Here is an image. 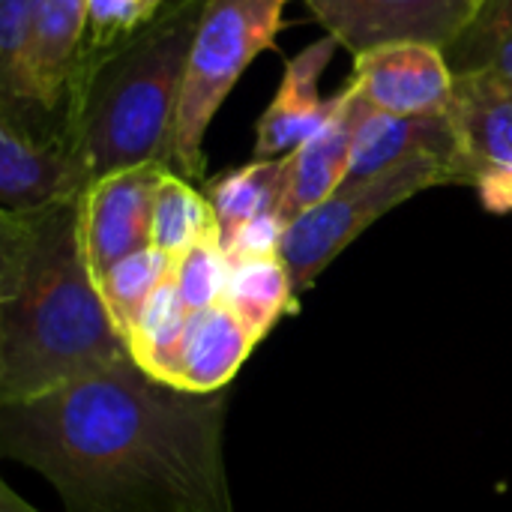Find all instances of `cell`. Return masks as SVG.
Masks as SVG:
<instances>
[{"mask_svg": "<svg viewBox=\"0 0 512 512\" xmlns=\"http://www.w3.org/2000/svg\"><path fill=\"white\" fill-rule=\"evenodd\" d=\"M168 165H135L105 174L81 195L84 243L96 282L123 258L150 246L153 204Z\"/></svg>", "mask_w": 512, "mask_h": 512, "instance_id": "9", "label": "cell"}, {"mask_svg": "<svg viewBox=\"0 0 512 512\" xmlns=\"http://www.w3.org/2000/svg\"><path fill=\"white\" fill-rule=\"evenodd\" d=\"M285 228H288V222H285L279 213L252 219L249 225H243V228L225 243L228 261H237V258H258V255H279Z\"/></svg>", "mask_w": 512, "mask_h": 512, "instance_id": "25", "label": "cell"}, {"mask_svg": "<svg viewBox=\"0 0 512 512\" xmlns=\"http://www.w3.org/2000/svg\"><path fill=\"white\" fill-rule=\"evenodd\" d=\"M165 3L168 0H87V33L81 57L129 39L147 21H153Z\"/></svg>", "mask_w": 512, "mask_h": 512, "instance_id": "24", "label": "cell"}, {"mask_svg": "<svg viewBox=\"0 0 512 512\" xmlns=\"http://www.w3.org/2000/svg\"><path fill=\"white\" fill-rule=\"evenodd\" d=\"M363 108V96L348 81V87L336 93V111L327 126L306 144H300L294 153H288V189L282 201L285 222H294L297 216L318 207L336 189L345 186Z\"/></svg>", "mask_w": 512, "mask_h": 512, "instance_id": "13", "label": "cell"}, {"mask_svg": "<svg viewBox=\"0 0 512 512\" xmlns=\"http://www.w3.org/2000/svg\"><path fill=\"white\" fill-rule=\"evenodd\" d=\"M207 0H168L129 39L78 57L60 111V135L87 180L168 165L192 39Z\"/></svg>", "mask_w": 512, "mask_h": 512, "instance_id": "3", "label": "cell"}, {"mask_svg": "<svg viewBox=\"0 0 512 512\" xmlns=\"http://www.w3.org/2000/svg\"><path fill=\"white\" fill-rule=\"evenodd\" d=\"M444 183H456L450 162L438 156H417L375 177L345 183L327 201L288 222L279 255L294 276L297 294H303L372 222L402 201Z\"/></svg>", "mask_w": 512, "mask_h": 512, "instance_id": "5", "label": "cell"}, {"mask_svg": "<svg viewBox=\"0 0 512 512\" xmlns=\"http://www.w3.org/2000/svg\"><path fill=\"white\" fill-rule=\"evenodd\" d=\"M84 33L87 0H39L24 63V96L21 108L12 114L36 123H51V117H60L69 78L84 48Z\"/></svg>", "mask_w": 512, "mask_h": 512, "instance_id": "11", "label": "cell"}, {"mask_svg": "<svg viewBox=\"0 0 512 512\" xmlns=\"http://www.w3.org/2000/svg\"><path fill=\"white\" fill-rule=\"evenodd\" d=\"M189 309L177 291L174 276L165 279L153 297L144 303L138 318L132 321L126 333V345L132 360L153 378L165 381L174 387L177 381V357H180V342L189 324Z\"/></svg>", "mask_w": 512, "mask_h": 512, "instance_id": "18", "label": "cell"}, {"mask_svg": "<svg viewBox=\"0 0 512 512\" xmlns=\"http://www.w3.org/2000/svg\"><path fill=\"white\" fill-rule=\"evenodd\" d=\"M444 54L453 75L489 72L512 87V0H480Z\"/></svg>", "mask_w": 512, "mask_h": 512, "instance_id": "20", "label": "cell"}, {"mask_svg": "<svg viewBox=\"0 0 512 512\" xmlns=\"http://www.w3.org/2000/svg\"><path fill=\"white\" fill-rule=\"evenodd\" d=\"M225 393H189L132 357L24 402H0V450L66 512H231Z\"/></svg>", "mask_w": 512, "mask_h": 512, "instance_id": "1", "label": "cell"}, {"mask_svg": "<svg viewBox=\"0 0 512 512\" xmlns=\"http://www.w3.org/2000/svg\"><path fill=\"white\" fill-rule=\"evenodd\" d=\"M228 270H231V261H228L219 237L201 240L186 255H180L174 264V282H177V291H180L186 309L201 312V309L222 303L225 285H228Z\"/></svg>", "mask_w": 512, "mask_h": 512, "instance_id": "22", "label": "cell"}, {"mask_svg": "<svg viewBox=\"0 0 512 512\" xmlns=\"http://www.w3.org/2000/svg\"><path fill=\"white\" fill-rule=\"evenodd\" d=\"M417 156H438L450 162V168L456 171V183H462L459 147H456V135H453L447 111L423 114V117H396L366 102L360 126H357V138H354L351 171L345 183L375 177Z\"/></svg>", "mask_w": 512, "mask_h": 512, "instance_id": "14", "label": "cell"}, {"mask_svg": "<svg viewBox=\"0 0 512 512\" xmlns=\"http://www.w3.org/2000/svg\"><path fill=\"white\" fill-rule=\"evenodd\" d=\"M255 345L258 336L228 303L192 312L180 342L174 387L189 393H225Z\"/></svg>", "mask_w": 512, "mask_h": 512, "instance_id": "15", "label": "cell"}, {"mask_svg": "<svg viewBox=\"0 0 512 512\" xmlns=\"http://www.w3.org/2000/svg\"><path fill=\"white\" fill-rule=\"evenodd\" d=\"M336 45L333 36H324L285 63L282 84L255 123V159H282L327 126L336 111V96L324 99L318 84Z\"/></svg>", "mask_w": 512, "mask_h": 512, "instance_id": "12", "label": "cell"}, {"mask_svg": "<svg viewBox=\"0 0 512 512\" xmlns=\"http://www.w3.org/2000/svg\"><path fill=\"white\" fill-rule=\"evenodd\" d=\"M288 189V156L282 159H252L234 171L207 183V198L213 204L222 246L252 219L279 213Z\"/></svg>", "mask_w": 512, "mask_h": 512, "instance_id": "16", "label": "cell"}, {"mask_svg": "<svg viewBox=\"0 0 512 512\" xmlns=\"http://www.w3.org/2000/svg\"><path fill=\"white\" fill-rule=\"evenodd\" d=\"M447 117L459 147L462 183L489 213H512V87L489 72L456 75Z\"/></svg>", "mask_w": 512, "mask_h": 512, "instance_id": "6", "label": "cell"}, {"mask_svg": "<svg viewBox=\"0 0 512 512\" xmlns=\"http://www.w3.org/2000/svg\"><path fill=\"white\" fill-rule=\"evenodd\" d=\"M174 258L159 252L156 246L138 249L129 258L117 261L102 279H99V291L102 300L111 312V321L117 324V330L129 333L132 321L138 318V312L144 309V303L153 297V291L174 276Z\"/></svg>", "mask_w": 512, "mask_h": 512, "instance_id": "21", "label": "cell"}, {"mask_svg": "<svg viewBox=\"0 0 512 512\" xmlns=\"http://www.w3.org/2000/svg\"><path fill=\"white\" fill-rule=\"evenodd\" d=\"M0 512H39L30 501H24L9 483H0Z\"/></svg>", "mask_w": 512, "mask_h": 512, "instance_id": "26", "label": "cell"}, {"mask_svg": "<svg viewBox=\"0 0 512 512\" xmlns=\"http://www.w3.org/2000/svg\"><path fill=\"white\" fill-rule=\"evenodd\" d=\"M222 303H228L261 342L276 321L297 306V285L282 255L237 258L231 261Z\"/></svg>", "mask_w": 512, "mask_h": 512, "instance_id": "17", "label": "cell"}, {"mask_svg": "<svg viewBox=\"0 0 512 512\" xmlns=\"http://www.w3.org/2000/svg\"><path fill=\"white\" fill-rule=\"evenodd\" d=\"M210 237H219V222H216L207 192H198L189 177L168 168L159 183L156 204H153L150 246H156L159 252L177 261L192 246Z\"/></svg>", "mask_w": 512, "mask_h": 512, "instance_id": "19", "label": "cell"}, {"mask_svg": "<svg viewBox=\"0 0 512 512\" xmlns=\"http://www.w3.org/2000/svg\"><path fill=\"white\" fill-rule=\"evenodd\" d=\"M90 180L60 123H36L0 111V213H33L87 192Z\"/></svg>", "mask_w": 512, "mask_h": 512, "instance_id": "7", "label": "cell"}, {"mask_svg": "<svg viewBox=\"0 0 512 512\" xmlns=\"http://www.w3.org/2000/svg\"><path fill=\"white\" fill-rule=\"evenodd\" d=\"M291 0H207L180 93L171 168L189 180L204 177V138L222 102L249 63L276 45Z\"/></svg>", "mask_w": 512, "mask_h": 512, "instance_id": "4", "label": "cell"}, {"mask_svg": "<svg viewBox=\"0 0 512 512\" xmlns=\"http://www.w3.org/2000/svg\"><path fill=\"white\" fill-rule=\"evenodd\" d=\"M36 6L39 0H0V102L9 111L21 108Z\"/></svg>", "mask_w": 512, "mask_h": 512, "instance_id": "23", "label": "cell"}, {"mask_svg": "<svg viewBox=\"0 0 512 512\" xmlns=\"http://www.w3.org/2000/svg\"><path fill=\"white\" fill-rule=\"evenodd\" d=\"M126 357L87 258L81 198L0 213V402L45 396Z\"/></svg>", "mask_w": 512, "mask_h": 512, "instance_id": "2", "label": "cell"}, {"mask_svg": "<svg viewBox=\"0 0 512 512\" xmlns=\"http://www.w3.org/2000/svg\"><path fill=\"white\" fill-rule=\"evenodd\" d=\"M354 57L393 42L447 48L471 21L480 0H303Z\"/></svg>", "mask_w": 512, "mask_h": 512, "instance_id": "8", "label": "cell"}, {"mask_svg": "<svg viewBox=\"0 0 512 512\" xmlns=\"http://www.w3.org/2000/svg\"><path fill=\"white\" fill-rule=\"evenodd\" d=\"M453 81L444 48L429 42H393L363 51L354 57L351 75V84L372 108L396 117L447 111Z\"/></svg>", "mask_w": 512, "mask_h": 512, "instance_id": "10", "label": "cell"}]
</instances>
